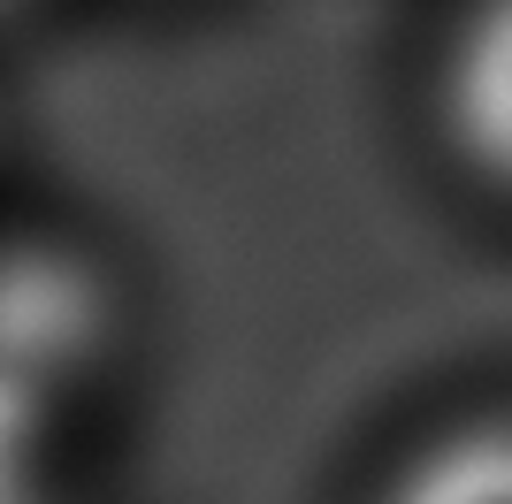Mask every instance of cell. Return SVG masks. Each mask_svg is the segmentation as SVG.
I'll return each instance as SVG.
<instances>
[{"label": "cell", "mask_w": 512, "mask_h": 504, "mask_svg": "<svg viewBox=\"0 0 512 504\" xmlns=\"http://www.w3.org/2000/svg\"><path fill=\"white\" fill-rule=\"evenodd\" d=\"M436 130L474 184L512 199V0H459L436 54Z\"/></svg>", "instance_id": "obj_1"}, {"label": "cell", "mask_w": 512, "mask_h": 504, "mask_svg": "<svg viewBox=\"0 0 512 504\" xmlns=\"http://www.w3.org/2000/svg\"><path fill=\"white\" fill-rule=\"evenodd\" d=\"M367 504H512V413H474L421 436Z\"/></svg>", "instance_id": "obj_2"}]
</instances>
